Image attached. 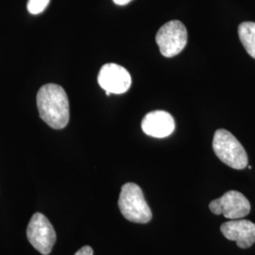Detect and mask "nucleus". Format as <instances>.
I'll return each mask as SVG.
<instances>
[{
	"label": "nucleus",
	"mask_w": 255,
	"mask_h": 255,
	"mask_svg": "<svg viewBox=\"0 0 255 255\" xmlns=\"http://www.w3.org/2000/svg\"><path fill=\"white\" fill-rule=\"evenodd\" d=\"M213 149L221 162L234 169L241 170L248 165L249 159L245 148L226 129L220 128L215 132Z\"/></svg>",
	"instance_id": "nucleus-3"
},
{
	"label": "nucleus",
	"mask_w": 255,
	"mask_h": 255,
	"mask_svg": "<svg viewBox=\"0 0 255 255\" xmlns=\"http://www.w3.org/2000/svg\"><path fill=\"white\" fill-rule=\"evenodd\" d=\"M220 231L228 240L237 242L240 249H248L255 243V224L250 220H231L223 223Z\"/></svg>",
	"instance_id": "nucleus-8"
},
{
	"label": "nucleus",
	"mask_w": 255,
	"mask_h": 255,
	"mask_svg": "<svg viewBox=\"0 0 255 255\" xmlns=\"http://www.w3.org/2000/svg\"><path fill=\"white\" fill-rule=\"evenodd\" d=\"M98 82L101 88L106 91V95H120L129 89L131 77L126 68L117 64H106L101 67L98 77Z\"/></svg>",
	"instance_id": "nucleus-7"
},
{
	"label": "nucleus",
	"mask_w": 255,
	"mask_h": 255,
	"mask_svg": "<svg viewBox=\"0 0 255 255\" xmlns=\"http://www.w3.org/2000/svg\"><path fill=\"white\" fill-rule=\"evenodd\" d=\"M50 0H28L27 10L31 14H39L46 9Z\"/></svg>",
	"instance_id": "nucleus-11"
},
{
	"label": "nucleus",
	"mask_w": 255,
	"mask_h": 255,
	"mask_svg": "<svg viewBox=\"0 0 255 255\" xmlns=\"http://www.w3.org/2000/svg\"><path fill=\"white\" fill-rule=\"evenodd\" d=\"M37 108L43 121L54 129H62L69 122V101L64 88L48 83L40 88L36 96Z\"/></svg>",
	"instance_id": "nucleus-1"
},
{
	"label": "nucleus",
	"mask_w": 255,
	"mask_h": 255,
	"mask_svg": "<svg viewBox=\"0 0 255 255\" xmlns=\"http://www.w3.org/2000/svg\"><path fill=\"white\" fill-rule=\"evenodd\" d=\"M238 35L248 54L255 59V23L244 22L238 27Z\"/></svg>",
	"instance_id": "nucleus-10"
},
{
	"label": "nucleus",
	"mask_w": 255,
	"mask_h": 255,
	"mask_svg": "<svg viewBox=\"0 0 255 255\" xmlns=\"http://www.w3.org/2000/svg\"><path fill=\"white\" fill-rule=\"evenodd\" d=\"M187 29L181 21L172 20L158 30L155 40L164 57L171 58L181 53L187 44Z\"/></svg>",
	"instance_id": "nucleus-4"
},
{
	"label": "nucleus",
	"mask_w": 255,
	"mask_h": 255,
	"mask_svg": "<svg viewBox=\"0 0 255 255\" xmlns=\"http://www.w3.org/2000/svg\"><path fill=\"white\" fill-rule=\"evenodd\" d=\"M119 207L123 217L130 222L145 224L152 219L151 210L146 203L141 187L133 182H128L122 186Z\"/></svg>",
	"instance_id": "nucleus-2"
},
{
	"label": "nucleus",
	"mask_w": 255,
	"mask_h": 255,
	"mask_svg": "<svg viewBox=\"0 0 255 255\" xmlns=\"http://www.w3.org/2000/svg\"><path fill=\"white\" fill-rule=\"evenodd\" d=\"M117 5L119 6H123V5H126L128 3H129L131 0H113Z\"/></svg>",
	"instance_id": "nucleus-13"
},
{
	"label": "nucleus",
	"mask_w": 255,
	"mask_h": 255,
	"mask_svg": "<svg viewBox=\"0 0 255 255\" xmlns=\"http://www.w3.org/2000/svg\"><path fill=\"white\" fill-rule=\"evenodd\" d=\"M209 208L215 215H223L226 219L235 220L250 214L251 203L242 193L231 190L219 199L211 201Z\"/></svg>",
	"instance_id": "nucleus-6"
},
{
	"label": "nucleus",
	"mask_w": 255,
	"mask_h": 255,
	"mask_svg": "<svg viewBox=\"0 0 255 255\" xmlns=\"http://www.w3.org/2000/svg\"><path fill=\"white\" fill-rule=\"evenodd\" d=\"M142 129L148 136L164 138L169 136L175 129V120L164 111L150 112L142 120Z\"/></svg>",
	"instance_id": "nucleus-9"
},
{
	"label": "nucleus",
	"mask_w": 255,
	"mask_h": 255,
	"mask_svg": "<svg viewBox=\"0 0 255 255\" xmlns=\"http://www.w3.org/2000/svg\"><path fill=\"white\" fill-rule=\"evenodd\" d=\"M94 252L90 246H84L81 248L75 255H93Z\"/></svg>",
	"instance_id": "nucleus-12"
},
{
	"label": "nucleus",
	"mask_w": 255,
	"mask_h": 255,
	"mask_svg": "<svg viewBox=\"0 0 255 255\" xmlns=\"http://www.w3.org/2000/svg\"><path fill=\"white\" fill-rule=\"evenodd\" d=\"M29 243L43 255H49L56 242V233L50 221L41 213L32 216L27 229Z\"/></svg>",
	"instance_id": "nucleus-5"
}]
</instances>
